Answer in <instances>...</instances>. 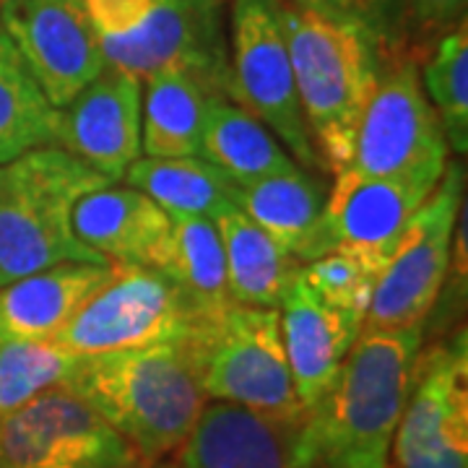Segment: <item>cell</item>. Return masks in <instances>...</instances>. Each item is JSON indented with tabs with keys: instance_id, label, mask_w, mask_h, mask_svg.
Here are the masks:
<instances>
[{
	"instance_id": "6da1fadb",
	"label": "cell",
	"mask_w": 468,
	"mask_h": 468,
	"mask_svg": "<svg viewBox=\"0 0 468 468\" xmlns=\"http://www.w3.org/2000/svg\"><path fill=\"white\" fill-rule=\"evenodd\" d=\"M419 351L421 328H362L331 390L297 427L294 466L388 468Z\"/></svg>"
},
{
	"instance_id": "7a4b0ae2",
	"label": "cell",
	"mask_w": 468,
	"mask_h": 468,
	"mask_svg": "<svg viewBox=\"0 0 468 468\" xmlns=\"http://www.w3.org/2000/svg\"><path fill=\"white\" fill-rule=\"evenodd\" d=\"M66 385L128 440L141 463L183 448L206 406L183 344L81 356Z\"/></svg>"
},
{
	"instance_id": "3957f363",
	"label": "cell",
	"mask_w": 468,
	"mask_h": 468,
	"mask_svg": "<svg viewBox=\"0 0 468 468\" xmlns=\"http://www.w3.org/2000/svg\"><path fill=\"white\" fill-rule=\"evenodd\" d=\"M302 115L325 172L349 167L354 135L378 86L380 48L362 24L282 0Z\"/></svg>"
},
{
	"instance_id": "277c9868",
	"label": "cell",
	"mask_w": 468,
	"mask_h": 468,
	"mask_svg": "<svg viewBox=\"0 0 468 468\" xmlns=\"http://www.w3.org/2000/svg\"><path fill=\"white\" fill-rule=\"evenodd\" d=\"M104 185L112 183L60 146L0 165V286L68 261L104 263L70 221L76 203Z\"/></svg>"
},
{
	"instance_id": "5b68a950",
	"label": "cell",
	"mask_w": 468,
	"mask_h": 468,
	"mask_svg": "<svg viewBox=\"0 0 468 468\" xmlns=\"http://www.w3.org/2000/svg\"><path fill=\"white\" fill-rule=\"evenodd\" d=\"M206 399L302 424V409L282 341L279 310L232 304L183 341Z\"/></svg>"
},
{
	"instance_id": "8992f818",
	"label": "cell",
	"mask_w": 468,
	"mask_h": 468,
	"mask_svg": "<svg viewBox=\"0 0 468 468\" xmlns=\"http://www.w3.org/2000/svg\"><path fill=\"white\" fill-rule=\"evenodd\" d=\"M227 97L258 117L304 169H325L302 115L282 0H232Z\"/></svg>"
},
{
	"instance_id": "52a82bcc",
	"label": "cell",
	"mask_w": 468,
	"mask_h": 468,
	"mask_svg": "<svg viewBox=\"0 0 468 468\" xmlns=\"http://www.w3.org/2000/svg\"><path fill=\"white\" fill-rule=\"evenodd\" d=\"M214 318L198 313L159 271L115 266L112 279L86 302L52 341L73 351L76 356L149 349L183 344L203 323Z\"/></svg>"
},
{
	"instance_id": "ba28073f",
	"label": "cell",
	"mask_w": 468,
	"mask_h": 468,
	"mask_svg": "<svg viewBox=\"0 0 468 468\" xmlns=\"http://www.w3.org/2000/svg\"><path fill=\"white\" fill-rule=\"evenodd\" d=\"M461 187V169L448 165L380 271L362 328L409 331L424 325L451 268L452 237L463 203Z\"/></svg>"
},
{
	"instance_id": "9c48e42d",
	"label": "cell",
	"mask_w": 468,
	"mask_h": 468,
	"mask_svg": "<svg viewBox=\"0 0 468 468\" xmlns=\"http://www.w3.org/2000/svg\"><path fill=\"white\" fill-rule=\"evenodd\" d=\"M448 141L427 100L417 58H385L354 135L349 167L367 177H401L448 167Z\"/></svg>"
},
{
	"instance_id": "30bf717a",
	"label": "cell",
	"mask_w": 468,
	"mask_h": 468,
	"mask_svg": "<svg viewBox=\"0 0 468 468\" xmlns=\"http://www.w3.org/2000/svg\"><path fill=\"white\" fill-rule=\"evenodd\" d=\"M141 458L66 383L0 417V468H138Z\"/></svg>"
},
{
	"instance_id": "8fae6325",
	"label": "cell",
	"mask_w": 468,
	"mask_h": 468,
	"mask_svg": "<svg viewBox=\"0 0 468 468\" xmlns=\"http://www.w3.org/2000/svg\"><path fill=\"white\" fill-rule=\"evenodd\" d=\"M440 177L435 172L401 177H367L351 169L335 172L334 187L325 196L323 214L300 261L307 263L331 250H346L380 273L406 224L430 198Z\"/></svg>"
},
{
	"instance_id": "7c38bea8",
	"label": "cell",
	"mask_w": 468,
	"mask_h": 468,
	"mask_svg": "<svg viewBox=\"0 0 468 468\" xmlns=\"http://www.w3.org/2000/svg\"><path fill=\"white\" fill-rule=\"evenodd\" d=\"M396 468H468L466 334L419 351L417 375L393 435Z\"/></svg>"
},
{
	"instance_id": "4fadbf2b",
	"label": "cell",
	"mask_w": 468,
	"mask_h": 468,
	"mask_svg": "<svg viewBox=\"0 0 468 468\" xmlns=\"http://www.w3.org/2000/svg\"><path fill=\"white\" fill-rule=\"evenodd\" d=\"M229 0H154L138 32L100 39L107 66L141 81L162 68H187L221 97L229 84V55L221 32Z\"/></svg>"
},
{
	"instance_id": "5bb4252c",
	"label": "cell",
	"mask_w": 468,
	"mask_h": 468,
	"mask_svg": "<svg viewBox=\"0 0 468 468\" xmlns=\"http://www.w3.org/2000/svg\"><path fill=\"white\" fill-rule=\"evenodd\" d=\"M0 24L58 110L107 66L84 0H0Z\"/></svg>"
},
{
	"instance_id": "9a60e30c",
	"label": "cell",
	"mask_w": 468,
	"mask_h": 468,
	"mask_svg": "<svg viewBox=\"0 0 468 468\" xmlns=\"http://www.w3.org/2000/svg\"><path fill=\"white\" fill-rule=\"evenodd\" d=\"M144 81L120 68L104 66L100 76L58 110L55 146L115 185L141 151Z\"/></svg>"
},
{
	"instance_id": "2e32d148",
	"label": "cell",
	"mask_w": 468,
	"mask_h": 468,
	"mask_svg": "<svg viewBox=\"0 0 468 468\" xmlns=\"http://www.w3.org/2000/svg\"><path fill=\"white\" fill-rule=\"evenodd\" d=\"M279 320L292 383L307 414L335 383L344 359L362 334V320L323 304L300 276L282 300Z\"/></svg>"
},
{
	"instance_id": "e0dca14e",
	"label": "cell",
	"mask_w": 468,
	"mask_h": 468,
	"mask_svg": "<svg viewBox=\"0 0 468 468\" xmlns=\"http://www.w3.org/2000/svg\"><path fill=\"white\" fill-rule=\"evenodd\" d=\"M73 232L110 266L151 268L172 229V217L131 185H104L73 208Z\"/></svg>"
},
{
	"instance_id": "ac0fdd59",
	"label": "cell",
	"mask_w": 468,
	"mask_h": 468,
	"mask_svg": "<svg viewBox=\"0 0 468 468\" xmlns=\"http://www.w3.org/2000/svg\"><path fill=\"white\" fill-rule=\"evenodd\" d=\"M297 427L245 406L206 403L183 442L180 468H297Z\"/></svg>"
},
{
	"instance_id": "d6986e66",
	"label": "cell",
	"mask_w": 468,
	"mask_h": 468,
	"mask_svg": "<svg viewBox=\"0 0 468 468\" xmlns=\"http://www.w3.org/2000/svg\"><path fill=\"white\" fill-rule=\"evenodd\" d=\"M112 273L110 263L68 261L0 286V341H52Z\"/></svg>"
},
{
	"instance_id": "ffe728a7",
	"label": "cell",
	"mask_w": 468,
	"mask_h": 468,
	"mask_svg": "<svg viewBox=\"0 0 468 468\" xmlns=\"http://www.w3.org/2000/svg\"><path fill=\"white\" fill-rule=\"evenodd\" d=\"M214 224L224 248L227 286L234 304L279 310L300 276L302 261L271 239L237 206L221 211Z\"/></svg>"
},
{
	"instance_id": "44dd1931",
	"label": "cell",
	"mask_w": 468,
	"mask_h": 468,
	"mask_svg": "<svg viewBox=\"0 0 468 468\" xmlns=\"http://www.w3.org/2000/svg\"><path fill=\"white\" fill-rule=\"evenodd\" d=\"M141 151L146 156H201L208 104L221 97L187 68H162L144 79Z\"/></svg>"
},
{
	"instance_id": "7402d4cb",
	"label": "cell",
	"mask_w": 468,
	"mask_h": 468,
	"mask_svg": "<svg viewBox=\"0 0 468 468\" xmlns=\"http://www.w3.org/2000/svg\"><path fill=\"white\" fill-rule=\"evenodd\" d=\"M201 156L221 169L237 187L297 167L282 141L229 97H214L208 104Z\"/></svg>"
},
{
	"instance_id": "603a6c76",
	"label": "cell",
	"mask_w": 468,
	"mask_h": 468,
	"mask_svg": "<svg viewBox=\"0 0 468 468\" xmlns=\"http://www.w3.org/2000/svg\"><path fill=\"white\" fill-rule=\"evenodd\" d=\"M151 268L167 276L203 315L214 318L234 304L227 286L224 248L211 218L172 217L167 242Z\"/></svg>"
},
{
	"instance_id": "cb8c5ba5",
	"label": "cell",
	"mask_w": 468,
	"mask_h": 468,
	"mask_svg": "<svg viewBox=\"0 0 468 468\" xmlns=\"http://www.w3.org/2000/svg\"><path fill=\"white\" fill-rule=\"evenodd\" d=\"M234 206L300 261L323 214L325 190L318 177L297 165L289 172H279L258 183L237 187Z\"/></svg>"
},
{
	"instance_id": "d4e9b609",
	"label": "cell",
	"mask_w": 468,
	"mask_h": 468,
	"mask_svg": "<svg viewBox=\"0 0 468 468\" xmlns=\"http://www.w3.org/2000/svg\"><path fill=\"white\" fill-rule=\"evenodd\" d=\"M125 183L146 193L169 217L214 218L234 206L237 185L203 156H141L128 167Z\"/></svg>"
},
{
	"instance_id": "484cf974",
	"label": "cell",
	"mask_w": 468,
	"mask_h": 468,
	"mask_svg": "<svg viewBox=\"0 0 468 468\" xmlns=\"http://www.w3.org/2000/svg\"><path fill=\"white\" fill-rule=\"evenodd\" d=\"M58 107L39 89L21 52L0 24V165L27 151L55 146Z\"/></svg>"
},
{
	"instance_id": "4316f807",
	"label": "cell",
	"mask_w": 468,
	"mask_h": 468,
	"mask_svg": "<svg viewBox=\"0 0 468 468\" xmlns=\"http://www.w3.org/2000/svg\"><path fill=\"white\" fill-rule=\"evenodd\" d=\"M421 86L432 101L445 141L455 154L468 149V32L461 24L455 32L437 39L424 60Z\"/></svg>"
},
{
	"instance_id": "83f0119b",
	"label": "cell",
	"mask_w": 468,
	"mask_h": 468,
	"mask_svg": "<svg viewBox=\"0 0 468 468\" xmlns=\"http://www.w3.org/2000/svg\"><path fill=\"white\" fill-rule=\"evenodd\" d=\"M79 359L55 341H0V417L66 383Z\"/></svg>"
},
{
	"instance_id": "f1b7e54d",
	"label": "cell",
	"mask_w": 468,
	"mask_h": 468,
	"mask_svg": "<svg viewBox=\"0 0 468 468\" xmlns=\"http://www.w3.org/2000/svg\"><path fill=\"white\" fill-rule=\"evenodd\" d=\"M378 276L375 268L346 250L325 252L300 268V279L323 304L362 323Z\"/></svg>"
},
{
	"instance_id": "f546056e",
	"label": "cell",
	"mask_w": 468,
	"mask_h": 468,
	"mask_svg": "<svg viewBox=\"0 0 468 468\" xmlns=\"http://www.w3.org/2000/svg\"><path fill=\"white\" fill-rule=\"evenodd\" d=\"M399 55H424L437 39L466 24L468 0H401Z\"/></svg>"
},
{
	"instance_id": "4dcf8cb0",
	"label": "cell",
	"mask_w": 468,
	"mask_h": 468,
	"mask_svg": "<svg viewBox=\"0 0 468 468\" xmlns=\"http://www.w3.org/2000/svg\"><path fill=\"white\" fill-rule=\"evenodd\" d=\"M302 8H313L328 16L349 18L372 32L380 48V58L396 55V34H393V0H286Z\"/></svg>"
},
{
	"instance_id": "1f68e13d",
	"label": "cell",
	"mask_w": 468,
	"mask_h": 468,
	"mask_svg": "<svg viewBox=\"0 0 468 468\" xmlns=\"http://www.w3.org/2000/svg\"><path fill=\"white\" fill-rule=\"evenodd\" d=\"M100 39H120L138 32L149 18L154 0H84Z\"/></svg>"
},
{
	"instance_id": "d6a6232c",
	"label": "cell",
	"mask_w": 468,
	"mask_h": 468,
	"mask_svg": "<svg viewBox=\"0 0 468 468\" xmlns=\"http://www.w3.org/2000/svg\"><path fill=\"white\" fill-rule=\"evenodd\" d=\"M162 468H177V466H162Z\"/></svg>"
},
{
	"instance_id": "836d02e7",
	"label": "cell",
	"mask_w": 468,
	"mask_h": 468,
	"mask_svg": "<svg viewBox=\"0 0 468 468\" xmlns=\"http://www.w3.org/2000/svg\"><path fill=\"white\" fill-rule=\"evenodd\" d=\"M388 468H390V466H388Z\"/></svg>"
}]
</instances>
